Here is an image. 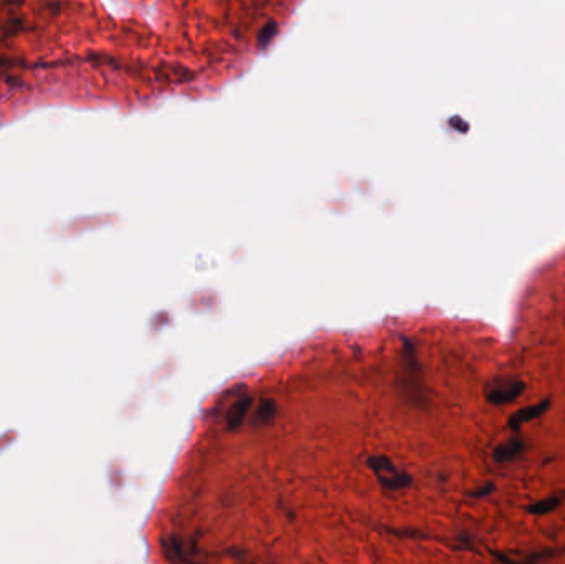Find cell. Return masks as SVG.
<instances>
[{
    "mask_svg": "<svg viewBox=\"0 0 565 564\" xmlns=\"http://www.w3.org/2000/svg\"><path fill=\"white\" fill-rule=\"evenodd\" d=\"M368 465H371V468L375 472L379 482L389 490H400L407 487V485H410L412 482L410 475L400 472V470L385 457H373L368 460Z\"/></svg>",
    "mask_w": 565,
    "mask_h": 564,
    "instance_id": "obj_2",
    "label": "cell"
},
{
    "mask_svg": "<svg viewBox=\"0 0 565 564\" xmlns=\"http://www.w3.org/2000/svg\"><path fill=\"white\" fill-rule=\"evenodd\" d=\"M525 452V442L520 437H511L498 444L493 450V460L496 464H511Z\"/></svg>",
    "mask_w": 565,
    "mask_h": 564,
    "instance_id": "obj_5",
    "label": "cell"
},
{
    "mask_svg": "<svg viewBox=\"0 0 565 564\" xmlns=\"http://www.w3.org/2000/svg\"><path fill=\"white\" fill-rule=\"evenodd\" d=\"M564 495H550L547 498H542V500H537V502L530 503L525 507V512L529 514H532V517H545V514H550L554 513L555 510H557L560 505L564 502Z\"/></svg>",
    "mask_w": 565,
    "mask_h": 564,
    "instance_id": "obj_6",
    "label": "cell"
},
{
    "mask_svg": "<svg viewBox=\"0 0 565 564\" xmlns=\"http://www.w3.org/2000/svg\"><path fill=\"white\" fill-rule=\"evenodd\" d=\"M273 414V404L272 402L264 401L262 405H260V410H258V419L262 422H268L269 417Z\"/></svg>",
    "mask_w": 565,
    "mask_h": 564,
    "instance_id": "obj_9",
    "label": "cell"
},
{
    "mask_svg": "<svg viewBox=\"0 0 565 564\" xmlns=\"http://www.w3.org/2000/svg\"><path fill=\"white\" fill-rule=\"evenodd\" d=\"M496 492V483L494 482H486L483 487L473 490V492H470V497L471 498H486V497H491Z\"/></svg>",
    "mask_w": 565,
    "mask_h": 564,
    "instance_id": "obj_8",
    "label": "cell"
},
{
    "mask_svg": "<svg viewBox=\"0 0 565 564\" xmlns=\"http://www.w3.org/2000/svg\"><path fill=\"white\" fill-rule=\"evenodd\" d=\"M550 407H552V399H550V397H545V399L535 402V404L520 407L519 410L511 414V417L508 419V427L513 430V432H519L525 424H530V422L537 420L544 414H547Z\"/></svg>",
    "mask_w": 565,
    "mask_h": 564,
    "instance_id": "obj_3",
    "label": "cell"
},
{
    "mask_svg": "<svg viewBox=\"0 0 565 564\" xmlns=\"http://www.w3.org/2000/svg\"><path fill=\"white\" fill-rule=\"evenodd\" d=\"M491 554L499 564H542L549 559H552L557 551L554 548H545L540 549V551L528 553V554H520V556H511V554H506L503 551H496V549H491Z\"/></svg>",
    "mask_w": 565,
    "mask_h": 564,
    "instance_id": "obj_4",
    "label": "cell"
},
{
    "mask_svg": "<svg viewBox=\"0 0 565 564\" xmlns=\"http://www.w3.org/2000/svg\"><path fill=\"white\" fill-rule=\"evenodd\" d=\"M250 404H252V399H250V397H240V399L230 407L227 414L228 427L235 429L242 424V420L245 419V415H247V412L250 409Z\"/></svg>",
    "mask_w": 565,
    "mask_h": 564,
    "instance_id": "obj_7",
    "label": "cell"
},
{
    "mask_svg": "<svg viewBox=\"0 0 565 564\" xmlns=\"http://www.w3.org/2000/svg\"><path fill=\"white\" fill-rule=\"evenodd\" d=\"M528 384L519 377H496L486 386V401L491 405H509L525 392Z\"/></svg>",
    "mask_w": 565,
    "mask_h": 564,
    "instance_id": "obj_1",
    "label": "cell"
}]
</instances>
